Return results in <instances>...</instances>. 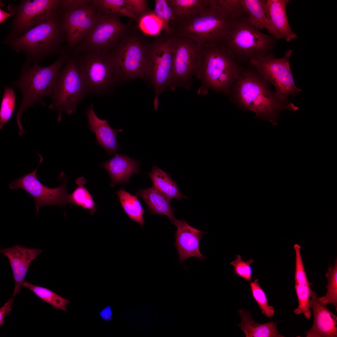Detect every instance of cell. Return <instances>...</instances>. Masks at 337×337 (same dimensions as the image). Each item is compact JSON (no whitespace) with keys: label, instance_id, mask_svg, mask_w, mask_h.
I'll list each match as a JSON object with an SVG mask.
<instances>
[{"label":"cell","instance_id":"6da1fadb","mask_svg":"<svg viewBox=\"0 0 337 337\" xmlns=\"http://www.w3.org/2000/svg\"><path fill=\"white\" fill-rule=\"evenodd\" d=\"M257 76L253 71H242L237 80L236 96L243 110L252 111L256 117L276 125L282 110H288L295 112L298 110V107L288 100L281 99L270 89L269 83Z\"/></svg>","mask_w":337,"mask_h":337},{"label":"cell","instance_id":"7a4b0ae2","mask_svg":"<svg viewBox=\"0 0 337 337\" xmlns=\"http://www.w3.org/2000/svg\"><path fill=\"white\" fill-rule=\"evenodd\" d=\"M66 38L59 10L20 36L3 43L25 57L24 64H39L46 58L63 52Z\"/></svg>","mask_w":337,"mask_h":337},{"label":"cell","instance_id":"3957f363","mask_svg":"<svg viewBox=\"0 0 337 337\" xmlns=\"http://www.w3.org/2000/svg\"><path fill=\"white\" fill-rule=\"evenodd\" d=\"M242 71L230 50L223 43L202 46L201 64L196 77L201 85L198 94L212 90L227 93Z\"/></svg>","mask_w":337,"mask_h":337},{"label":"cell","instance_id":"277c9868","mask_svg":"<svg viewBox=\"0 0 337 337\" xmlns=\"http://www.w3.org/2000/svg\"><path fill=\"white\" fill-rule=\"evenodd\" d=\"M69 55L61 53L54 62L47 66L39 64H24L22 66L19 79L14 83L22 95V101L16 115L19 136H22L25 132L21 122L22 114L28 107H35L37 103L46 106L44 99L46 96H50L59 72Z\"/></svg>","mask_w":337,"mask_h":337},{"label":"cell","instance_id":"5b68a950","mask_svg":"<svg viewBox=\"0 0 337 337\" xmlns=\"http://www.w3.org/2000/svg\"><path fill=\"white\" fill-rule=\"evenodd\" d=\"M240 18L227 10L219 0H212L203 12L174 28V33L189 38L202 46L222 43Z\"/></svg>","mask_w":337,"mask_h":337},{"label":"cell","instance_id":"8992f818","mask_svg":"<svg viewBox=\"0 0 337 337\" xmlns=\"http://www.w3.org/2000/svg\"><path fill=\"white\" fill-rule=\"evenodd\" d=\"M88 93L75 57L69 54L53 86L49 108L57 111L59 122L63 112L68 115L76 113L78 104Z\"/></svg>","mask_w":337,"mask_h":337},{"label":"cell","instance_id":"52a82bcc","mask_svg":"<svg viewBox=\"0 0 337 337\" xmlns=\"http://www.w3.org/2000/svg\"><path fill=\"white\" fill-rule=\"evenodd\" d=\"M72 55L88 93L102 95L122 83L110 52L88 51Z\"/></svg>","mask_w":337,"mask_h":337},{"label":"cell","instance_id":"ba28073f","mask_svg":"<svg viewBox=\"0 0 337 337\" xmlns=\"http://www.w3.org/2000/svg\"><path fill=\"white\" fill-rule=\"evenodd\" d=\"M151 44L132 29L110 52L122 83L144 79Z\"/></svg>","mask_w":337,"mask_h":337},{"label":"cell","instance_id":"9c48e42d","mask_svg":"<svg viewBox=\"0 0 337 337\" xmlns=\"http://www.w3.org/2000/svg\"><path fill=\"white\" fill-rule=\"evenodd\" d=\"M248 16L239 18L226 37L223 43L236 59L250 61L271 54L276 39L266 34L252 25Z\"/></svg>","mask_w":337,"mask_h":337},{"label":"cell","instance_id":"30bf717a","mask_svg":"<svg viewBox=\"0 0 337 337\" xmlns=\"http://www.w3.org/2000/svg\"><path fill=\"white\" fill-rule=\"evenodd\" d=\"M177 35H159L151 42L144 79L154 89V109H158L159 97L169 87L172 77V54Z\"/></svg>","mask_w":337,"mask_h":337},{"label":"cell","instance_id":"8fae6325","mask_svg":"<svg viewBox=\"0 0 337 337\" xmlns=\"http://www.w3.org/2000/svg\"><path fill=\"white\" fill-rule=\"evenodd\" d=\"M120 16L106 14L101 10L89 33L70 54L92 51H111L133 29L122 23Z\"/></svg>","mask_w":337,"mask_h":337},{"label":"cell","instance_id":"7c38bea8","mask_svg":"<svg viewBox=\"0 0 337 337\" xmlns=\"http://www.w3.org/2000/svg\"><path fill=\"white\" fill-rule=\"evenodd\" d=\"M177 36L169 86L173 91L179 87L188 90L191 86L193 78L199 68L202 55V46L189 38Z\"/></svg>","mask_w":337,"mask_h":337},{"label":"cell","instance_id":"4fadbf2b","mask_svg":"<svg viewBox=\"0 0 337 337\" xmlns=\"http://www.w3.org/2000/svg\"><path fill=\"white\" fill-rule=\"evenodd\" d=\"M293 52V50H287L281 58H277L271 53L249 61L263 78L274 86L278 96L284 100H288L289 96L296 97L301 91L295 85L290 67V58Z\"/></svg>","mask_w":337,"mask_h":337},{"label":"cell","instance_id":"5bb4252c","mask_svg":"<svg viewBox=\"0 0 337 337\" xmlns=\"http://www.w3.org/2000/svg\"><path fill=\"white\" fill-rule=\"evenodd\" d=\"M61 0H23L18 5L8 4L13 19L3 43L13 39L58 11Z\"/></svg>","mask_w":337,"mask_h":337},{"label":"cell","instance_id":"9a60e30c","mask_svg":"<svg viewBox=\"0 0 337 337\" xmlns=\"http://www.w3.org/2000/svg\"><path fill=\"white\" fill-rule=\"evenodd\" d=\"M59 11L67 42L64 51L70 54L89 33L101 10L94 0H91L89 3L78 8L60 7Z\"/></svg>","mask_w":337,"mask_h":337},{"label":"cell","instance_id":"2e32d148","mask_svg":"<svg viewBox=\"0 0 337 337\" xmlns=\"http://www.w3.org/2000/svg\"><path fill=\"white\" fill-rule=\"evenodd\" d=\"M37 153L40 160L35 169L16 179L9 185L11 189L21 188L33 197L36 208V215L38 213L41 207L48 205L63 207L69 204V194L66 190V181L64 180L56 188H51L42 184L37 178V169L43 162V158L40 154Z\"/></svg>","mask_w":337,"mask_h":337},{"label":"cell","instance_id":"e0dca14e","mask_svg":"<svg viewBox=\"0 0 337 337\" xmlns=\"http://www.w3.org/2000/svg\"><path fill=\"white\" fill-rule=\"evenodd\" d=\"M173 224L177 228L174 235V246L180 264L191 257L198 258L202 261L205 260L206 257L200 252L199 244L205 232L190 226L183 219L178 220L176 219Z\"/></svg>","mask_w":337,"mask_h":337},{"label":"cell","instance_id":"ac0fdd59","mask_svg":"<svg viewBox=\"0 0 337 337\" xmlns=\"http://www.w3.org/2000/svg\"><path fill=\"white\" fill-rule=\"evenodd\" d=\"M42 252L40 249L20 245L0 249V253L8 258L12 272L15 287L12 295L19 293L30 264Z\"/></svg>","mask_w":337,"mask_h":337},{"label":"cell","instance_id":"d6986e66","mask_svg":"<svg viewBox=\"0 0 337 337\" xmlns=\"http://www.w3.org/2000/svg\"><path fill=\"white\" fill-rule=\"evenodd\" d=\"M309 306L313 313L312 326L305 334L306 337H336L337 316L321 303L317 294L310 288Z\"/></svg>","mask_w":337,"mask_h":337},{"label":"cell","instance_id":"ffe728a7","mask_svg":"<svg viewBox=\"0 0 337 337\" xmlns=\"http://www.w3.org/2000/svg\"><path fill=\"white\" fill-rule=\"evenodd\" d=\"M289 0H266V17L269 27L268 32L276 40L284 39L287 42L298 38L291 29L286 12Z\"/></svg>","mask_w":337,"mask_h":337},{"label":"cell","instance_id":"44dd1931","mask_svg":"<svg viewBox=\"0 0 337 337\" xmlns=\"http://www.w3.org/2000/svg\"><path fill=\"white\" fill-rule=\"evenodd\" d=\"M85 115L88 119L87 127L96 135V144L104 149L109 155L116 153L120 147L117 141V134L123 130L113 129L107 120L99 118L95 113L92 103L87 109Z\"/></svg>","mask_w":337,"mask_h":337},{"label":"cell","instance_id":"7402d4cb","mask_svg":"<svg viewBox=\"0 0 337 337\" xmlns=\"http://www.w3.org/2000/svg\"><path fill=\"white\" fill-rule=\"evenodd\" d=\"M140 163L139 160L125 154L116 153L100 166L108 172L111 179L110 185L113 187L116 185L130 183L131 176L139 173Z\"/></svg>","mask_w":337,"mask_h":337},{"label":"cell","instance_id":"603a6c76","mask_svg":"<svg viewBox=\"0 0 337 337\" xmlns=\"http://www.w3.org/2000/svg\"><path fill=\"white\" fill-rule=\"evenodd\" d=\"M295 254V288L298 302V307L294 311V314H302L306 319H310L311 314L309 306L311 285L307 279L302 261L301 247L298 244L294 245Z\"/></svg>","mask_w":337,"mask_h":337},{"label":"cell","instance_id":"cb8c5ba5","mask_svg":"<svg viewBox=\"0 0 337 337\" xmlns=\"http://www.w3.org/2000/svg\"><path fill=\"white\" fill-rule=\"evenodd\" d=\"M173 14L170 23L177 27L200 14L210 4L212 0H167Z\"/></svg>","mask_w":337,"mask_h":337},{"label":"cell","instance_id":"d4e9b609","mask_svg":"<svg viewBox=\"0 0 337 337\" xmlns=\"http://www.w3.org/2000/svg\"><path fill=\"white\" fill-rule=\"evenodd\" d=\"M136 195L143 199L147 209L152 214L167 216L173 224L176 218L173 214L174 208L170 204V199L153 186L144 189H139Z\"/></svg>","mask_w":337,"mask_h":337},{"label":"cell","instance_id":"484cf974","mask_svg":"<svg viewBox=\"0 0 337 337\" xmlns=\"http://www.w3.org/2000/svg\"><path fill=\"white\" fill-rule=\"evenodd\" d=\"M238 312L241 323L237 325L244 332L246 337H283L277 329L278 322L270 321L261 324L255 322L248 311L242 309Z\"/></svg>","mask_w":337,"mask_h":337},{"label":"cell","instance_id":"4316f807","mask_svg":"<svg viewBox=\"0 0 337 337\" xmlns=\"http://www.w3.org/2000/svg\"><path fill=\"white\" fill-rule=\"evenodd\" d=\"M148 175L152 182V186L167 198L179 201L183 198H188L179 192L177 183L173 180L170 175L158 166L152 167L151 172Z\"/></svg>","mask_w":337,"mask_h":337},{"label":"cell","instance_id":"83f0119b","mask_svg":"<svg viewBox=\"0 0 337 337\" xmlns=\"http://www.w3.org/2000/svg\"><path fill=\"white\" fill-rule=\"evenodd\" d=\"M241 4L248 15L249 22L259 30L269 27L266 12V0H240Z\"/></svg>","mask_w":337,"mask_h":337},{"label":"cell","instance_id":"f1b7e54d","mask_svg":"<svg viewBox=\"0 0 337 337\" xmlns=\"http://www.w3.org/2000/svg\"><path fill=\"white\" fill-rule=\"evenodd\" d=\"M122 208L130 219L142 227L144 225L143 214L145 211L137 195H133L120 188L116 192Z\"/></svg>","mask_w":337,"mask_h":337},{"label":"cell","instance_id":"f546056e","mask_svg":"<svg viewBox=\"0 0 337 337\" xmlns=\"http://www.w3.org/2000/svg\"><path fill=\"white\" fill-rule=\"evenodd\" d=\"M86 182L83 177L76 178L75 182L77 186L71 194H69L68 203L90 210L92 215L96 212L97 207L91 195L84 186Z\"/></svg>","mask_w":337,"mask_h":337},{"label":"cell","instance_id":"4dcf8cb0","mask_svg":"<svg viewBox=\"0 0 337 337\" xmlns=\"http://www.w3.org/2000/svg\"><path fill=\"white\" fill-rule=\"evenodd\" d=\"M22 286L27 288L40 298L56 309L67 311L66 306L70 302L50 290L31 284L24 281Z\"/></svg>","mask_w":337,"mask_h":337},{"label":"cell","instance_id":"1f68e13d","mask_svg":"<svg viewBox=\"0 0 337 337\" xmlns=\"http://www.w3.org/2000/svg\"><path fill=\"white\" fill-rule=\"evenodd\" d=\"M0 108V129L11 117L16 105V93L13 89L9 86H4Z\"/></svg>","mask_w":337,"mask_h":337},{"label":"cell","instance_id":"d6a6232c","mask_svg":"<svg viewBox=\"0 0 337 337\" xmlns=\"http://www.w3.org/2000/svg\"><path fill=\"white\" fill-rule=\"evenodd\" d=\"M328 280L325 295L318 297L320 302L327 305L329 304L333 305L336 310L337 309V260L335 261L333 266H330L325 274Z\"/></svg>","mask_w":337,"mask_h":337},{"label":"cell","instance_id":"836d02e7","mask_svg":"<svg viewBox=\"0 0 337 337\" xmlns=\"http://www.w3.org/2000/svg\"><path fill=\"white\" fill-rule=\"evenodd\" d=\"M154 14L160 21L162 30L164 35L168 36L174 34L175 29L170 25L173 19V14L167 0H155Z\"/></svg>","mask_w":337,"mask_h":337},{"label":"cell","instance_id":"e575fe53","mask_svg":"<svg viewBox=\"0 0 337 337\" xmlns=\"http://www.w3.org/2000/svg\"><path fill=\"white\" fill-rule=\"evenodd\" d=\"M258 279L250 283L252 297L258 304L261 310L262 314L268 318L273 316L275 310L274 307L268 305L266 294L258 284Z\"/></svg>","mask_w":337,"mask_h":337},{"label":"cell","instance_id":"d590c367","mask_svg":"<svg viewBox=\"0 0 337 337\" xmlns=\"http://www.w3.org/2000/svg\"><path fill=\"white\" fill-rule=\"evenodd\" d=\"M138 23L141 30L147 34L158 35L162 30L161 22L153 11L144 15Z\"/></svg>","mask_w":337,"mask_h":337},{"label":"cell","instance_id":"8d00e7d4","mask_svg":"<svg viewBox=\"0 0 337 337\" xmlns=\"http://www.w3.org/2000/svg\"><path fill=\"white\" fill-rule=\"evenodd\" d=\"M254 261V260L250 259L244 261L242 259L240 255H237L236 259L230 263L234 268L233 275L237 274L249 282H251L252 270L251 265Z\"/></svg>","mask_w":337,"mask_h":337},{"label":"cell","instance_id":"74e56055","mask_svg":"<svg viewBox=\"0 0 337 337\" xmlns=\"http://www.w3.org/2000/svg\"><path fill=\"white\" fill-rule=\"evenodd\" d=\"M91 1L89 0H61L60 7L71 9L78 8L89 3Z\"/></svg>","mask_w":337,"mask_h":337},{"label":"cell","instance_id":"f35d334b","mask_svg":"<svg viewBox=\"0 0 337 337\" xmlns=\"http://www.w3.org/2000/svg\"><path fill=\"white\" fill-rule=\"evenodd\" d=\"M14 296L12 295L5 303L4 305L0 308V325H2L4 323V320L6 316L11 310L14 299Z\"/></svg>","mask_w":337,"mask_h":337},{"label":"cell","instance_id":"ab89813d","mask_svg":"<svg viewBox=\"0 0 337 337\" xmlns=\"http://www.w3.org/2000/svg\"><path fill=\"white\" fill-rule=\"evenodd\" d=\"M112 314V310L110 306L104 308L100 313L101 317L106 321H109L110 320Z\"/></svg>","mask_w":337,"mask_h":337},{"label":"cell","instance_id":"60d3db41","mask_svg":"<svg viewBox=\"0 0 337 337\" xmlns=\"http://www.w3.org/2000/svg\"><path fill=\"white\" fill-rule=\"evenodd\" d=\"M12 17V15L4 10L0 9V23L3 22L8 17Z\"/></svg>","mask_w":337,"mask_h":337}]
</instances>
